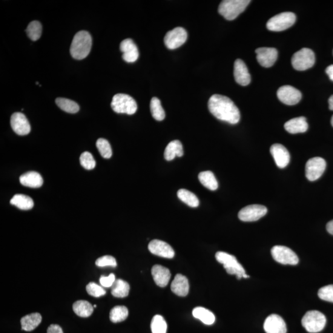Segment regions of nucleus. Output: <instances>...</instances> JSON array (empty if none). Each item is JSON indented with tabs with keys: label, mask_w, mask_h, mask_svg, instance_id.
<instances>
[{
	"label": "nucleus",
	"mask_w": 333,
	"mask_h": 333,
	"mask_svg": "<svg viewBox=\"0 0 333 333\" xmlns=\"http://www.w3.org/2000/svg\"><path fill=\"white\" fill-rule=\"evenodd\" d=\"M315 56L311 49L304 48L292 56L291 63L295 70L304 71L311 68L315 64Z\"/></svg>",
	"instance_id": "nucleus-7"
},
{
	"label": "nucleus",
	"mask_w": 333,
	"mask_h": 333,
	"mask_svg": "<svg viewBox=\"0 0 333 333\" xmlns=\"http://www.w3.org/2000/svg\"><path fill=\"white\" fill-rule=\"evenodd\" d=\"M111 108L115 113L133 115L137 111L136 100L128 94H117L111 102Z\"/></svg>",
	"instance_id": "nucleus-5"
},
{
	"label": "nucleus",
	"mask_w": 333,
	"mask_h": 333,
	"mask_svg": "<svg viewBox=\"0 0 333 333\" xmlns=\"http://www.w3.org/2000/svg\"><path fill=\"white\" fill-rule=\"evenodd\" d=\"M150 109L152 116L157 121H162L165 119V111L162 107L160 100L156 97H154L151 100Z\"/></svg>",
	"instance_id": "nucleus-35"
},
{
	"label": "nucleus",
	"mask_w": 333,
	"mask_h": 333,
	"mask_svg": "<svg viewBox=\"0 0 333 333\" xmlns=\"http://www.w3.org/2000/svg\"><path fill=\"white\" fill-rule=\"evenodd\" d=\"M325 160L320 157H313L307 161L306 165V176L309 181L320 179L325 171Z\"/></svg>",
	"instance_id": "nucleus-10"
},
{
	"label": "nucleus",
	"mask_w": 333,
	"mask_h": 333,
	"mask_svg": "<svg viewBox=\"0 0 333 333\" xmlns=\"http://www.w3.org/2000/svg\"><path fill=\"white\" fill-rule=\"evenodd\" d=\"M193 315L194 318L200 320L207 325H211L215 321V317L213 313L204 307H197L194 309Z\"/></svg>",
	"instance_id": "nucleus-28"
},
{
	"label": "nucleus",
	"mask_w": 333,
	"mask_h": 333,
	"mask_svg": "<svg viewBox=\"0 0 333 333\" xmlns=\"http://www.w3.org/2000/svg\"><path fill=\"white\" fill-rule=\"evenodd\" d=\"M277 96L281 102L289 106L297 104L302 98L301 91L289 85L283 86L278 89Z\"/></svg>",
	"instance_id": "nucleus-13"
},
{
	"label": "nucleus",
	"mask_w": 333,
	"mask_h": 333,
	"mask_svg": "<svg viewBox=\"0 0 333 333\" xmlns=\"http://www.w3.org/2000/svg\"><path fill=\"white\" fill-rule=\"evenodd\" d=\"M171 288L172 291L179 296H186L189 289L187 278L181 274L177 275L172 281Z\"/></svg>",
	"instance_id": "nucleus-22"
},
{
	"label": "nucleus",
	"mask_w": 333,
	"mask_h": 333,
	"mask_svg": "<svg viewBox=\"0 0 333 333\" xmlns=\"http://www.w3.org/2000/svg\"><path fill=\"white\" fill-rule=\"evenodd\" d=\"M151 274L153 275L154 282L157 286L162 287V288L168 285L171 280L170 271L162 265H154L152 268Z\"/></svg>",
	"instance_id": "nucleus-21"
},
{
	"label": "nucleus",
	"mask_w": 333,
	"mask_h": 333,
	"mask_svg": "<svg viewBox=\"0 0 333 333\" xmlns=\"http://www.w3.org/2000/svg\"><path fill=\"white\" fill-rule=\"evenodd\" d=\"M47 333H63L61 327L57 324H51L48 327Z\"/></svg>",
	"instance_id": "nucleus-44"
},
{
	"label": "nucleus",
	"mask_w": 333,
	"mask_h": 333,
	"mask_svg": "<svg viewBox=\"0 0 333 333\" xmlns=\"http://www.w3.org/2000/svg\"><path fill=\"white\" fill-rule=\"evenodd\" d=\"M120 50L123 53L122 58L127 62H134L139 57V51L136 44L130 39L120 43Z\"/></svg>",
	"instance_id": "nucleus-18"
},
{
	"label": "nucleus",
	"mask_w": 333,
	"mask_h": 333,
	"mask_svg": "<svg viewBox=\"0 0 333 333\" xmlns=\"http://www.w3.org/2000/svg\"><path fill=\"white\" fill-rule=\"evenodd\" d=\"M93 306L87 301H78L73 305V310L76 314L83 318L90 317L93 314Z\"/></svg>",
	"instance_id": "nucleus-30"
},
{
	"label": "nucleus",
	"mask_w": 333,
	"mask_h": 333,
	"mask_svg": "<svg viewBox=\"0 0 333 333\" xmlns=\"http://www.w3.org/2000/svg\"><path fill=\"white\" fill-rule=\"evenodd\" d=\"M326 229L329 234L333 235V220L327 223Z\"/></svg>",
	"instance_id": "nucleus-46"
},
{
	"label": "nucleus",
	"mask_w": 333,
	"mask_h": 333,
	"mask_svg": "<svg viewBox=\"0 0 333 333\" xmlns=\"http://www.w3.org/2000/svg\"><path fill=\"white\" fill-rule=\"evenodd\" d=\"M309 125L306 117H298L285 123V130L291 134L304 133L308 130Z\"/></svg>",
	"instance_id": "nucleus-23"
},
{
	"label": "nucleus",
	"mask_w": 333,
	"mask_h": 333,
	"mask_svg": "<svg viewBox=\"0 0 333 333\" xmlns=\"http://www.w3.org/2000/svg\"><path fill=\"white\" fill-rule=\"evenodd\" d=\"M88 294L93 297H99L106 294V291L102 286L97 285L95 283L91 282L86 287Z\"/></svg>",
	"instance_id": "nucleus-40"
},
{
	"label": "nucleus",
	"mask_w": 333,
	"mask_h": 333,
	"mask_svg": "<svg viewBox=\"0 0 333 333\" xmlns=\"http://www.w3.org/2000/svg\"><path fill=\"white\" fill-rule=\"evenodd\" d=\"M198 179L201 183L209 190H216L219 186L216 178L211 171L201 172L198 176Z\"/></svg>",
	"instance_id": "nucleus-29"
},
{
	"label": "nucleus",
	"mask_w": 333,
	"mask_h": 333,
	"mask_svg": "<svg viewBox=\"0 0 333 333\" xmlns=\"http://www.w3.org/2000/svg\"><path fill=\"white\" fill-rule=\"evenodd\" d=\"M318 295L321 299L333 303V285H327L320 288Z\"/></svg>",
	"instance_id": "nucleus-41"
},
{
	"label": "nucleus",
	"mask_w": 333,
	"mask_h": 333,
	"mask_svg": "<svg viewBox=\"0 0 333 333\" xmlns=\"http://www.w3.org/2000/svg\"><path fill=\"white\" fill-rule=\"evenodd\" d=\"M268 213L265 206L259 205H249L243 208L238 213V218L243 222H255Z\"/></svg>",
	"instance_id": "nucleus-11"
},
{
	"label": "nucleus",
	"mask_w": 333,
	"mask_h": 333,
	"mask_svg": "<svg viewBox=\"0 0 333 333\" xmlns=\"http://www.w3.org/2000/svg\"><path fill=\"white\" fill-rule=\"evenodd\" d=\"M130 291V285L127 282L118 279L115 281L112 286L111 294L114 297L123 298L127 297Z\"/></svg>",
	"instance_id": "nucleus-31"
},
{
	"label": "nucleus",
	"mask_w": 333,
	"mask_h": 333,
	"mask_svg": "<svg viewBox=\"0 0 333 333\" xmlns=\"http://www.w3.org/2000/svg\"><path fill=\"white\" fill-rule=\"evenodd\" d=\"M56 103L61 110L68 113H77L80 110L79 106L77 103L64 97H57Z\"/></svg>",
	"instance_id": "nucleus-33"
},
{
	"label": "nucleus",
	"mask_w": 333,
	"mask_h": 333,
	"mask_svg": "<svg viewBox=\"0 0 333 333\" xmlns=\"http://www.w3.org/2000/svg\"><path fill=\"white\" fill-rule=\"evenodd\" d=\"M326 73L328 74L330 80L333 81V65H329L326 68Z\"/></svg>",
	"instance_id": "nucleus-45"
},
{
	"label": "nucleus",
	"mask_w": 333,
	"mask_h": 333,
	"mask_svg": "<svg viewBox=\"0 0 333 333\" xmlns=\"http://www.w3.org/2000/svg\"><path fill=\"white\" fill-rule=\"evenodd\" d=\"M10 203L11 205L24 211L30 210L33 208L34 205L32 199L24 194L14 195L11 199Z\"/></svg>",
	"instance_id": "nucleus-27"
},
{
	"label": "nucleus",
	"mask_w": 333,
	"mask_h": 333,
	"mask_svg": "<svg viewBox=\"0 0 333 333\" xmlns=\"http://www.w3.org/2000/svg\"><path fill=\"white\" fill-rule=\"evenodd\" d=\"M11 125L14 131L20 136H27L31 130L30 123L26 117L21 113H15L12 115Z\"/></svg>",
	"instance_id": "nucleus-16"
},
{
	"label": "nucleus",
	"mask_w": 333,
	"mask_h": 333,
	"mask_svg": "<svg viewBox=\"0 0 333 333\" xmlns=\"http://www.w3.org/2000/svg\"><path fill=\"white\" fill-rule=\"evenodd\" d=\"M115 281H116V277L113 274H111L108 277L103 276L99 279L100 284L106 288L113 286Z\"/></svg>",
	"instance_id": "nucleus-43"
},
{
	"label": "nucleus",
	"mask_w": 333,
	"mask_h": 333,
	"mask_svg": "<svg viewBox=\"0 0 333 333\" xmlns=\"http://www.w3.org/2000/svg\"><path fill=\"white\" fill-rule=\"evenodd\" d=\"M234 77L235 81L241 86H247L251 83V75L245 63L241 59H237L235 62Z\"/></svg>",
	"instance_id": "nucleus-20"
},
{
	"label": "nucleus",
	"mask_w": 333,
	"mask_h": 333,
	"mask_svg": "<svg viewBox=\"0 0 333 333\" xmlns=\"http://www.w3.org/2000/svg\"><path fill=\"white\" fill-rule=\"evenodd\" d=\"M151 329L153 333H166L168 324L161 315H156L152 319Z\"/></svg>",
	"instance_id": "nucleus-36"
},
{
	"label": "nucleus",
	"mask_w": 333,
	"mask_h": 333,
	"mask_svg": "<svg viewBox=\"0 0 333 333\" xmlns=\"http://www.w3.org/2000/svg\"><path fill=\"white\" fill-rule=\"evenodd\" d=\"M177 196L182 202L191 208H197L199 205V201L196 195L187 189H180L177 192Z\"/></svg>",
	"instance_id": "nucleus-32"
},
{
	"label": "nucleus",
	"mask_w": 333,
	"mask_h": 333,
	"mask_svg": "<svg viewBox=\"0 0 333 333\" xmlns=\"http://www.w3.org/2000/svg\"><path fill=\"white\" fill-rule=\"evenodd\" d=\"M209 111L217 119L222 121L237 124L240 120L239 109L229 97L214 94L208 102Z\"/></svg>",
	"instance_id": "nucleus-1"
},
{
	"label": "nucleus",
	"mask_w": 333,
	"mask_h": 333,
	"mask_svg": "<svg viewBox=\"0 0 333 333\" xmlns=\"http://www.w3.org/2000/svg\"><path fill=\"white\" fill-rule=\"evenodd\" d=\"M80 164L86 170H93L96 166V161L92 154L87 151H85L81 154L80 157Z\"/></svg>",
	"instance_id": "nucleus-39"
},
{
	"label": "nucleus",
	"mask_w": 333,
	"mask_h": 333,
	"mask_svg": "<svg viewBox=\"0 0 333 333\" xmlns=\"http://www.w3.org/2000/svg\"><path fill=\"white\" fill-rule=\"evenodd\" d=\"M96 147L99 152L100 154L105 159H110L113 155V151L110 143L108 140L104 139H99L97 140Z\"/></svg>",
	"instance_id": "nucleus-38"
},
{
	"label": "nucleus",
	"mask_w": 333,
	"mask_h": 333,
	"mask_svg": "<svg viewBox=\"0 0 333 333\" xmlns=\"http://www.w3.org/2000/svg\"><path fill=\"white\" fill-rule=\"evenodd\" d=\"M328 103L329 110L333 111V95L329 97Z\"/></svg>",
	"instance_id": "nucleus-47"
},
{
	"label": "nucleus",
	"mask_w": 333,
	"mask_h": 333,
	"mask_svg": "<svg viewBox=\"0 0 333 333\" xmlns=\"http://www.w3.org/2000/svg\"><path fill=\"white\" fill-rule=\"evenodd\" d=\"M92 39L87 31H80L75 35L72 42L70 53L73 58L77 60L85 59L90 54Z\"/></svg>",
	"instance_id": "nucleus-2"
},
{
	"label": "nucleus",
	"mask_w": 333,
	"mask_h": 333,
	"mask_svg": "<svg viewBox=\"0 0 333 333\" xmlns=\"http://www.w3.org/2000/svg\"><path fill=\"white\" fill-rule=\"evenodd\" d=\"M128 311L127 307L123 306L114 307L110 312V320L112 322L116 323L122 322L127 319Z\"/></svg>",
	"instance_id": "nucleus-34"
},
{
	"label": "nucleus",
	"mask_w": 333,
	"mask_h": 333,
	"mask_svg": "<svg viewBox=\"0 0 333 333\" xmlns=\"http://www.w3.org/2000/svg\"><path fill=\"white\" fill-rule=\"evenodd\" d=\"M296 17L291 12H284L273 17L267 24L271 31H281L288 29L294 24Z\"/></svg>",
	"instance_id": "nucleus-8"
},
{
	"label": "nucleus",
	"mask_w": 333,
	"mask_h": 333,
	"mask_svg": "<svg viewBox=\"0 0 333 333\" xmlns=\"http://www.w3.org/2000/svg\"><path fill=\"white\" fill-rule=\"evenodd\" d=\"M271 254L276 262L283 265H297L298 258L293 251L288 247L275 246L272 249Z\"/></svg>",
	"instance_id": "nucleus-9"
},
{
	"label": "nucleus",
	"mask_w": 333,
	"mask_h": 333,
	"mask_svg": "<svg viewBox=\"0 0 333 333\" xmlns=\"http://www.w3.org/2000/svg\"><path fill=\"white\" fill-rule=\"evenodd\" d=\"M257 59L259 64L264 68H271L276 62L278 51L274 48H259L255 50Z\"/></svg>",
	"instance_id": "nucleus-15"
},
{
	"label": "nucleus",
	"mask_w": 333,
	"mask_h": 333,
	"mask_svg": "<svg viewBox=\"0 0 333 333\" xmlns=\"http://www.w3.org/2000/svg\"><path fill=\"white\" fill-rule=\"evenodd\" d=\"M215 258L218 262L223 264L224 269L228 274L236 275L238 280L241 279L246 275L245 269L234 255L220 251L215 254Z\"/></svg>",
	"instance_id": "nucleus-4"
},
{
	"label": "nucleus",
	"mask_w": 333,
	"mask_h": 333,
	"mask_svg": "<svg viewBox=\"0 0 333 333\" xmlns=\"http://www.w3.org/2000/svg\"><path fill=\"white\" fill-rule=\"evenodd\" d=\"M266 333H286V324L280 315L272 314L266 318L263 324Z\"/></svg>",
	"instance_id": "nucleus-17"
},
{
	"label": "nucleus",
	"mask_w": 333,
	"mask_h": 333,
	"mask_svg": "<svg viewBox=\"0 0 333 333\" xmlns=\"http://www.w3.org/2000/svg\"><path fill=\"white\" fill-rule=\"evenodd\" d=\"M148 249L152 254L166 259H172L175 255L174 250L171 246L161 240L151 241L149 244Z\"/></svg>",
	"instance_id": "nucleus-14"
},
{
	"label": "nucleus",
	"mask_w": 333,
	"mask_h": 333,
	"mask_svg": "<svg viewBox=\"0 0 333 333\" xmlns=\"http://www.w3.org/2000/svg\"><path fill=\"white\" fill-rule=\"evenodd\" d=\"M183 149L182 143L179 140H174L169 143L164 151V158L168 161L174 160L177 157L183 156Z\"/></svg>",
	"instance_id": "nucleus-25"
},
{
	"label": "nucleus",
	"mask_w": 333,
	"mask_h": 333,
	"mask_svg": "<svg viewBox=\"0 0 333 333\" xmlns=\"http://www.w3.org/2000/svg\"><path fill=\"white\" fill-rule=\"evenodd\" d=\"M26 33L30 40L32 41H37L42 36V24L40 22L37 21L31 22L28 25Z\"/></svg>",
	"instance_id": "nucleus-37"
},
{
	"label": "nucleus",
	"mask_w": 333,
	"mask_h": 333,
	"mask_svg": "<svg viewBox=\"0 0 333 333\" xmlns=\"http://www.w3.org/2000/svg\"><path fill=\"white\" fill-rule=\"evenodd\" d=\"M96 265L99 268H104V267H115L117 266V261L116 259L111 255H105L99 257L96 260Z\"/></svg>",
	"instance_id": "nucleus-42"
},
{
	"label": "nucleus",
	"mask_w": 333,
	"mask_h": 333,
	"mask_svg": "<svg viewBox=\"0 0 333 333\" xmlns=\"http://www.w3.org/2000/svg\"><path fill=\"white\" fill-rule=\"evenodd\" d=\"M251 3L249 0H224L219 7V13L228 21L237 18Z\"/></svg>",
	"instance_id": "nucleus-3"
},
{
	"label": "nucleus",
	"mask_w": 333,
	"mask_h": 333,
	"mask_svg": "<svg viewBox=\"0 0 333 333\" xmlns=\"http://www.w3.org/2000/svg\"><path fill=\"white\" fill-rule=\"evenodd\" d=\"M271 153L278 168L283 169L289 164L290 154L285 146L280 144L273 145Z\"/></svg>",
	"instance_id": "nucleus-19"
},
{
	"label": "nucleus",
	"mask_w": 333,
	"mask_h": 333,
	"mask_svg": "<svg viewBox=\"0 0 333 333\" xmlns=\"http://www.w3.org/2000/svg\"><path fill=\"white\" fill-rule=\"evenodd\" d=\"M42 315L39 313L25 315L21 320L22 329L25 331H33L42 322Z\"/></svg>",
	"instance_id": "nucleus-26"
},
{
	"label": "nucleus",
	"mask_w": 333,
	"mask_h": 333,
	"mask_svg": "<svg viewBox=\"0 0 333 333\" xmlns=\"http://www.w3.org/2000/svg\"><path fill=\"white\" fill-rule=\"evenodd\" d=\"M331 125L333 127V116L331 117Z\"/></svg>",
	"instance_id": "nucleus-48"
},
{
	"label": "nucleus",
	"mask_w": 333,
	"mask_h": 333,
	"mask_svg": "<svg viewBox=\"0 0 333 333\" xmlns=\"http://www.w3.org/2000/svg\"><path fill=\"white\" fill-rule=\"evenodd\" d=\"M326 323V318L322 313L317 311H311L306 313L302 319V324L307 331L311 333L318 332L324 329Z\"/></svg>",
	"instance_id": "nucleus-6"
},
{
	"label": "nucleus",
	"mask_w": 333,
	"mask_h": 333,
	"mask_svg": "<svg viewBox=\"0 0 333 333\" xmlns=\"http://www.w3.org/2000/svg\"><path fill=\"white\" fill-rule=\"evenodd\" d=\"M19 181L23 186L32 188L41 187L44 183L41 175L34 171L22 175L19 178Z\"/></svg>",
	"instance_id": "nucleus-24"
},
{
	"label": "nucleus",
	"mask_w": 333,
	"mask_h": 333,
	"mask_svg": "<svg viewBox=\"0 0 333 333\" xmlns=\"http://www.w3.org/2000/svg\"><path fill=\"white\" fill-rule=\"evenodd\" d=\"M188 34L185 28L176 27L166 33L164 43L166 47L170 50H175L185 44L187 40Z\"/></svg>",
	"instance_id": "nucleus-12"
}]
</instances>
